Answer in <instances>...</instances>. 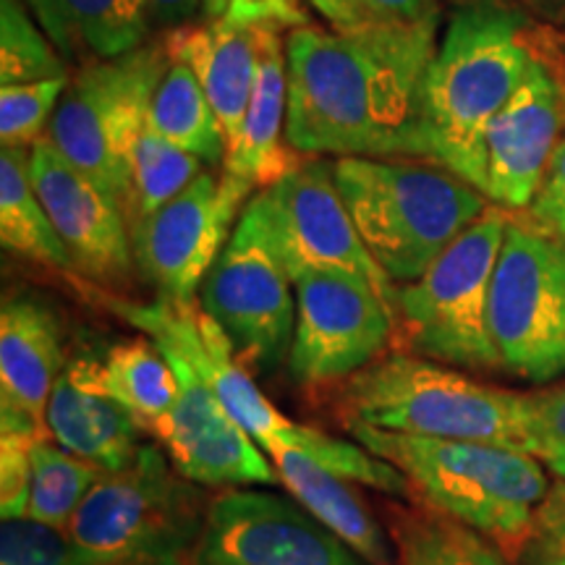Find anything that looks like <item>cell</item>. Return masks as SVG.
<instances>
[{"label": "cell", "mask_w": 565, "mask_h": 565, "mask_svg": "<svg viewBox=\"0 0 565 565\" xmlns=\"http://www.w3.org/2000/svg\"><path fill=\"white\" fill-rule=\"evenodd\" d=\"M440 19L372 30L299 26L286 38L291 150L419 158L422 89Z\"/></svg>", "instance_id": "obj_1"}, {"label": "cell", "mask_w": 565, "mask_h": 565, "mask_svg": "<svg viewBox=\"0 0 565 565\" xmlns=\"http://www.w3.org/2000/svg\"><path fill=\"white\" fill-rule=\"evenodd\" d=\"M540 32L492 0L450 17L422 89L419 158L448 168L484 194V137L532 66Z\"/></svg>", "instance_id": "obj_2"}, {"label": "cell", "mask_w": 565, "mask_h": 565, "mask_svg": "<svg viewBox=\"0 0 565 565\" xmlns=\"http://www.w3.org/2000/svg\"><path fill=\"white\" fill-rule=\"evenodd\" d=\"M335 408L345 427L490 443L536 456L529 395L492 387L448 364L393 351L356 372L338 391Z\"/></svg>", "instance_id": "obj_3"}, {"label": "cell", "mask_w": 565, "mask_h": 565, "mask_svg": "<svg viewBox=\"0 0 565 565\" xmlns=\"http://www.w3.org/2000/svg\"><path fill=\"white\" fill-rule=\"evenodd\" d=\"M349 433L406 477L416 503L461 521L500 547L524 545L536 529V511L550 492L536 456L503 445L437 440L362 424Z\"/></svg>", "instance_id": "obj_4"}, {"label": "cell", "mask_w": 565, "mask_h": 565, "mask_svg": "<svg viewBox=\"0 0 565 565\" xmlns=\"http://www.w3.org/2000/svg\"><path fill=\"white\" fill-rule=\"evenodd\" d=\"M335 183L366 249L395 286L422 278L490 200L437 162L338 158Z\"/></svg>", "instance_id": "obj_5"}, {"label": "cell", "mask_w": 565, "mask_h": 565, "mask_svg": "<svg viewBox=\"0 0 565 565\" xmlns=\"http://www.w3.org/2000/svg\"><path fill=\"white\" fill-rule=\"evenodd\" d=\"M204 498L150 443L118 471H103L68 532L108 565H189L200 547Z\"/></svg>", "instance_id": "obj_6"}, {"label": "cell", "mask_w": 565, "mask_h": 565, "mask_svg": "<svg viewBox=\"0 0 565 565\" xmlns=\"http://www.w3.org/2000/svg\"><path fill=\"white\" fill-rule=\"evenodd\" d=\"M508 217L490 204L422 278L398 286L395 351L463 370H503L487 312Z\"/></svg>", "instance_id": "obj_7"}, {"label": "cell", "mask_w": 565, "mask_h": 565, "mask_svg": "<svg viewBox=\"0 0 565 565\" xmlns=\"http://www.w3.org/2000/svg\"><path fill=\"white\" fill-rule=\"evenodd\" d=\"M166 40L116 58L92 61L71 76L47 139L55 150L129 210L131 162L150 121L154 89L168 68Z\"/></svg>", "instance_id": "obj_8"}, {"label": "cell", "mask_w": 565, "mask_h": 565, "mask_svg": "<svg viewBox=\"0 0 565 565\" xmlns=\"http://www.w3.org/2000/svg\"><path fill=\"white\" fill-rule=\"evenodd\" d=\"M487 320L505 372L529 383L565 374V242L532 215L508 217Z\"/></svg>", "instance_id": "obj_9"}, {"label": "cell", "mask_w": 565, "mask_h": 565, "mask_svg": "<svg viewBox=\"0 0 565 565\" xmlns=\"http://www.w3.org/2000/svg\"><path fill=\"white\" fill-rule=\"evenodd\" d=\"M202 312L228 335L238 359L273 372L288 362L296 330V288L275 252L257 200L246 204L228 244L200 288Z\"/></svg>", "instance_id": "obj_10"}, {"label": "cell", "mask_w": 565, "mask_h": 565, "mask_svg": "<svg viewBox=\"0 0 565 565\" xmlns=\"http://www.w3.org/2000/svg\"><path fill=\"white\" fill-rule=\"evenodd\" d=\"M254 200L291 280L303 273L356 275L395 307L398 286L374 263L359 236L335 183V162H299Z\"/></svg>", "instance_id": "obj_11"}, {"label": "cell", "mask_w": 565, "mask_h": 565, "mask_svg": "<svg viewBox=\"0 0 565 565\" xmlns=\"http://www.w3.org/2000/svg\"><path fill=\"white\" fill-rule=\"evenodd\" d=\"M294 288L296 330L288 353L294 383H338L383 359L395 335V315L370 282L345 273H303Z\"/></svg>", "instance_id": "obj_12"}, {"label": "cell", "mask_w": 565, "mask_h": 565, "mask_svg": "<svg viewBox=\"0 0 565 565\" xmlns=\"http://www.w3.org/2000/svg\"><path fill=\"white\" fill-rule=\"evenodd\" d=\"M252 189V183L225 171L221 179L215 171H204L186 192L131 225L134 259L160 299L196 307V294L228 244Z\"/></svg>", "instance_id": "obj_13"}, {"label": "cell", "mask_w": 565, "mask_h": 565, "mask_svg": "<svg viewBox=\"0 0 565 565\" xmlns=\"http://www.w3.org/2000/svg\"><path fill=\"white\" fill-rule=\"evenodd\" d=\"M565 137V55L545 40L521 87L484 137V196L503 210L532 207Z\"/></svg>", "instance_id": "obj_14"}, {"label": "cell", "mask_w": 565, "mask_h": 565, "mask_svg": "<svg viewBox=\"0 0 565 565\" xmlns=\"http://www.w3.org/2000/svg\"><path fill=\"white\" fill-rule=\"evenodd\" d=\"M196 553L231 565H372L294 498L263 490L217 494Z\"/></svg>", "instance_id": "obj_15"}, {"label": "cell", "mask_w": 565, "mask_h": 565, "mask_svg": "<svg viewBox=\"0 0 565 565\" xmlns=\"http://www.w3.org/2000/svg\"><path fill=\"white\" fill-rule=\"evenodd\" d=\"M30 175L82 278L103 286H121L129 280L137 259L121 202L71 166L47 134L32 145Z\"/></svg>", "instance_id": "obj_16"}, {"label": "cell", "mask_w": 565, "mask_h": 565, "mask_svg": "<svg viewBox=\"0 0 565 565\" xmlns=\"http://www.w3.org/2000/svg\"><path fill=\"white\" fill-rule=\"evenodd\" d=\"M162 351V349H160ZM179 377V401L154 429L183 477L204 487L275 484L278 471L257 440L233 419L212 387L179 353L162 351Z\"/></svg>", "instance_id": "obj_17"}, {"label": "cell", "mask_w": 565, "mask_h": 565, "mask_svg": "<svg viewBox=\"0 0 565 565\" xmlns=\"http://www.w3.org/2000/svg\"><path fill=\"white\" fill-rule=\"evenodd\" d=\"M66 362L51 303L34 294H6L0 307V433L51 437L47 401Z\"/></svg>", "instance_id": "obj_18"}, {"label": "cell", "mask_w": 565, "mask_h": 565, "mask_svg": "<svg viewBox=\"0 0 565 565\" xmlns=\"http://www.w3.org/2000/svg\"><path fill=\"white\" fill-rule=\"evenodd\" d=\"M47 433L68 454L118 471L139 454L141 424L105 385L100 359H68L47 401Z\"/></svg>", "instance_id": "obj_19"}, {"label": "cell", "mask_w": 565, "mask_h": 565, "mask_svg": "<svg viewBox=\"0 0 565 565\" xmlns=\"http://www.w3.org/2000/svg\"><path fill=\"white\" fill-rule=\"evenodd\" d=\"M166 47L194 71L204 95L221 118L228 152L242 137L259 58V26L204 19L168 30ZM228 158V154H225Z\"/></svg>", "instance_id": "obj_20"}, {"label": "cell", "mask_w": 565, "mask_h": 565, "mask_svg": "<svg viewBox=\"0 0 565 565\" xmlns=\"http://www.w3.org/2000/svg\"><path fill=\"white\" fill-rule=\"evenodd\" d=\"M288 68L286 40L278 26H259V58L249 108L236 147L223 171L252 186H273L291 173L296 162L288 150Z\"/></svg>", "instance_id": "obj_21"}, {"label": "cell", "mask_w": 565, "mask_h": 565, "mask_svg": "<svg viewBox=\"0 0 565 565\" xmlns=\"http://www.w3.org/2000/svg\"><path fill=\"white\" fill-rule=\"evenodd\" d=\"M278 471L280 484L296 503L307 508L317 521L335 532L345 545L356 550L372 565H395V547L391 534L374 519L364 498L353 490L349 479L333 475L317 463L312 456L288 445L263 448Z\"/></svg>", "instance_id": "obj_22"}, {"label": "cell", "mask_w": 565, "mask_h": 565, "mask_svg": "<svg viewBox=\"0 0 565 565\" xmlns=\"http://www.w3.org/2000/svg\"><path fill=\"white\" fill-rule=\"evenodd\" d=\"M63 61H105L145 45L152 0H24Z\"/></svg>", "instance_id": "obj_23"}, {"label": "cell", "mask_w": 565, "mask_h": 565, "mask_svg": "<svg viewBox=\"0 0 565 565\" xmlns=\"http://www.w3.org/2000/svg\"><path fill=\"white\" fill-rule=\"evenodd\" d=\"M30 150L32 147L0 150V242L19 257L76 280L82 275L74 257L55 228L51 212L34 192Z\"/></svg>", "instance_id": "obj_24"}, {"label": "cell", "mask_w": 565, "mask_h": 565, "mask_svg": "<svg viewBox=\"0 0 565 565\" xmlns=\"http://www.w3.org/2000/svg\"><path fill=\"white\" fill-rule=\"evenodd\" d=\"M395 565H505L492 540L422 503L387 508Z\"/></svg>", "instance_id": "obj_25"}, {"label": "cell", "mask_w": 565, "mask_h": 565, "mask_svg": "<svg viewBox=\"0 0 565 565\" xmlns=\"http://www.w3.org/2000/svg\"><path fill=\"white\" fill-rule=\"evenodd\" d=\"M147 124L160 137L207 162L210 168L225 166L228 145H225L221 118L204 95L196 74L183 61H168L166 74L152 95Z\"/></svg>", "instance_id": "obj_26"}, {"label": "cell", "mask_w": 565, "mask_h": 565, "mask_svg": "<svg viewBox=\"0 0 565 565\" xmlns=\"http://www.w3.org/2000/svg\"><path fill=\"white\" fill-rule=\"evenodd\" d=\"M108 391L154 435L179 401V377L158 345L147 338L116 343L103 362Z\"/></svg>", "instance_id": "obj_27"}, {"label": "cell", "mask_w": 565, "mask_h": 565, "mask_svg": "<svg viewBox=\"0 0 565 565\" xmlns=\"http://www.w3.org/2000/svg\"><path fill=\"white\" fill-rule=\"evenodd\" d=\"M204 171H212L207 162L160 137L147 124L131 162V196L126 210L129 228L186 192Z\"/></svg>", "instance_id": "obj_28"}, {"label": "cell", "mask_w": 565, "mask_h": 565, "mask_svg": "<svg viewBox=\"0 0 565 565\" xmlns=\"http://www.w3.org/2000/svg\"><path fill=\"white\" fill-rule=\"evenodd\" d=\"M34 479L30 519L68 529L92 487L103 477L100 466L68 454L51 437H40L32 450Z\"/></svg>", "instance_id": "obj_29"}, {"label": "cell", "mask_w": 565, "mask_h": 565, "mask_svg": "<svg viewBox=\"0 0 565 565\" xmlns=\"http://www.w3.org/2000/svg\"><path fill=\"white\" fill-rule=\"evenodd\" d=\"M68 76L66 61L24 0H0V87Z\"/></svg>", "instance_id": "obj_30"}, {"label": "cell", "mask_w": 565, "mask_h": 565, "mask_svg": "<svg viewBox=\"0 0 565 565\" xmlns=\"http://www.w3.org/2000/svg\"><path fill=\"white\" fill-rule=\"evenodd\" d=\"M0 565H108L87 553L68 529L42 524L30 515L0 524Z\"/></svg>", "instance_id": "obj_31"}, {"label": "cell", "mask_w": 565, "mask_h": 565, "mask_svg": "<svg viewBox=\"0 0 565 565\" xmlns=\"http://www.w3.org/2000/svg\"><path fill=\"white\" fill-rule=\"evenodd\" d=\"M71 76L0 87V141L3 147H32L47 134Z\"/></svg>", "instance_id": "obj_32"}, {"label": "cell", "mask_w": 565, "mask_h": 565, "mask_svg": "<svg viewBox=\"0 0 565 565\" xmlns=\"http://www.w3.org/2000/svg\"><path fill=\"white\" fill-rule=\"evenodd\" d=\"M443 0H309L330 30H372V26L416 24L440 17Z\"/></svg>", "instance_id": "obj_33"}, {"label": "cell", "mask_w": 565, "mask_h": 565, "mask_svg": "<svg viewBox=\"0 0 565 565\" xmlns=\"http://www.w3.org/2000/svg\"><path fill=\"white\" fill-rule=\"evenodd\" d=\"M40 437L32 433H0V515H30L34 463L32 450ZM53 440V437H51Z\"/></svg>", "instance_id": "obj_34"}, {"label": "cell", "mask_w": 565, "mask_h": 565, "mask_svg": "<svg viewBox=\"0 0 565 565\" xmlns=\"http://www.w3.org/2000/svg\"><path fill=\"white\" fill-rule=\"evenodd\" d=\"M202 19H225L244 26H278L282 32L307 24L299 0H202Z\"/></svg>", "instance_id": "obj_35"}, {"label": "cell", "mask_w": 565, "mask_h": 565, "mask_svg": "<svg viewBox=\"0 0 565 565\" xmlns=\"http://www.w3.org/2000/svg\"><path fill=\"white\" fill-rule=\"evenodd\" d=\"M529 404H532V424L540 454L547 445L565 443V385L529 395ZM540 454H536V458H540Z\"/></svg>", "instance_id": "obj_36"}, {"label": "cell", "mask_w": 565, "mask_h": 565, "mask_svg": "<svg viewBox=\"0 0 565 565\" xmlns=\"http://www.w3.org/2000/svg\"><path fill=\"white\" fill-rule=\"evenodd\" d=\"M536 529L553 542L555 547H565V482L555 484L542 500L536 511Z\"/></svg>", "instance_id": "obj_37"}, {"label": "cell", "mask_w": 565, "mask_h": 565, "mask_svg": "<svg viewBox=\"0 0 565 565\" xmlns=\"http://www.w3.org/2000/svg\"><path fill=\"white\" fill-rule=\"evenodd\" d=\"M550 207L565 210V137L561 139V145H557L553 160H550L545 181H542L540 194L534 196L532 207L529 210H550Z\"/></svg>", "instance_id": "obj_38"}, {"label": "cell", "mask_w": 565, "mask_h": 565, "mask_svg": "<svg viewBox=\"0 0 565 565\" xmlns=\"http://www.w3.org/2000/svg\"><path fill=\"white\" fill-rule=\"evenodd\" d=\"M196 13H202V0H152V19L158 26L192 24Z\"/></svg>", "instance_id": "obj_39"}, {"label": "cell", "mask_w": 565, "mask_h": 565, "mask_svg": "<svg viewBox=\"0 0 565 565\" xmlns=\"http://www.w3.org/2000/svg\"><path fill=\"white\" fill-rule=\"evenodd\" d=\"M529 215L534 217V221H540L542 225H547L550 231H555L557 236L565 242V210H529Z\"/></svg>", "instance_id": "obj_40"}, {"label": "cell", "mask_w": 565, "mask_h": 565, "mask_svg": "<svg viewBox=\"0 0 565 565\" xmlns=\"http://www.w3.org/2000/svg\"><path fill=\"white\" fill-rule=\"evenodd\" d=\"M540 461H545L550 469H553L555 475L565 482V443L547 445V448L540 454Z\"/></svg>", "instance_id": "obj_41"}, {"label": "cell", "mask_w": 565, "mask_h": 565, "mask_svg": "<svg viewBox=\"0 0 565 565\" xmlns=\"http://www.w3.org/2000/svg\"><path fill=\"white\" fill-rule=\"evenodd\" d=\"M524 3L547 19H565V0H524Z\"/></svg>", "instance_id": "obj_42"}, {"label": "cell", "mask_w": 565, "mask_h": 565, "mask_svg": "<svg viewBox=\"0 0 565 565\" xmlns=\"http://www.w3.org/2000/svg\"><path fill=\"white\" fill-rule=\"evenodd\" d=\"M189 565H231V563H225V561H215V557H207V555L194 553L192 563H189Z\"/></svg>", "instance_id": "obj_43"}, {"label": "cell", "mask_w": 565, "mask_h": 565, "mask_svg": "<svg viewBox=\"0 0 565 565\" xmlns=\"http://www.w3.org/2000/svg\"><path fill=\"white\" fill-rule=\"evenodd\" d=\"M542 565H565V547H557Z\"/></svg>", "instance_id": "obj_44"}]
</instances>
